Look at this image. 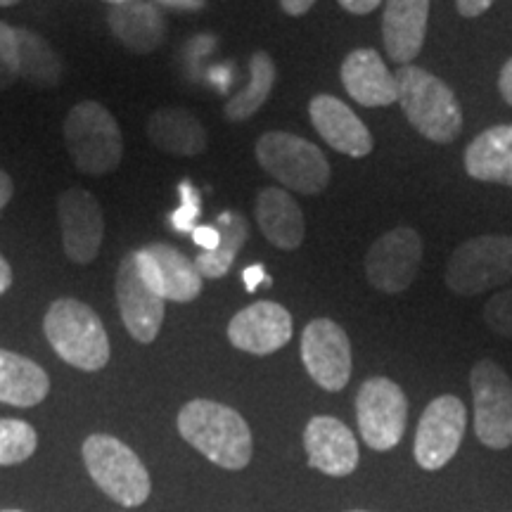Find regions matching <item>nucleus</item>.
Here are the masks:
<instances>
[{
	"label": "nucleus",
	"mask_w": 512,
	"mask_h": 512,
	"mask_svg": "<svg viewBox=\"0 0 512 512\" xmlns=\"http://www.w3.org/2000/svg\"><path fill=\"white\" fill-rule=\"evenodd\" d=\"M309 117L318 136L332 150L354 159L368 157L373 152L375 140L370 136L368 126L342 100L332 98V95H316L309 105Z\"/></svg>",
	"instance_id": "17"
},
{
	"label": "nucleus",
	"mask_w": 512,
	"mask_h": 512,
	"mask_svg": "<svg viewBox=\"0 0 512 512\" xmlns=\"http://www.w3.org/2000/svg\"><path fill=\"white\" fill-rule=\"evenodd\" d=\"M256 162L283 188L320 195L330 183V162L311 140L285 131H268L256 140Z\"/></svg>",
	"instance_id": "5"
},
{
	"label": "nucleus",
	"mask_w": 512,
	"mask_h": 512,
	"mask_svg": "<svg viewBox=\"0 0 512 512\" xmlns=\"http://www.w3.org/2000/svg\"><path fill=\"white\" fill-rule=\"evenodd\" d=\"M302 361L325 392H342L351 377V342L335 320L316 318L302 332Z\"/></svg>",
	"instance_id": "13"
},
{
	"label": "nucleus",
	"mask_w": 512,
	"mask_h": 512,
	"mask_svg": "<svg viewBox=\"0 0 512 512\" xmlns=\"http://www.w3.org/2000/svg\"><path fill=\"white\" fill-rule=\"evenodd\" d=\"M313 3H316V0H280V8H283L287 15L302 17L313 8Z\"/></svg>",
	"instance_id": "38"
},
{
	"label": "nucleus",
	"mask_w": 512,
	"mask_h": 512,
	"mask_svg": "<svg viewBox=\"0 0 512 512\" xmlns=\"http://www.w3.org/2000/svg\"><path fill=\"white\" fill-rule=\"evenodd\" d=\"M147 136L157 150L176 157H197L207 150V128L181 107H162L147 121Z\"/></svg>",
	"instance_id": "21"
},
{
	"label": "nucleus",
	"mask_w": 512,
	"mask_h": 512,
	"mask_svg": "<svg viewBox=\"0 0 512 512\" xmlns=\"http://www.w3.org/2000/svg\"><path fill=\"white\" fill-rule=\"evenodd\" d=\"M12 195H15V185H12V178L5 174L3 169H0V209L8 207Z\"/></svg>",
	"instance_id": "39"
},
{
	"label": "nucleus",
	"mask_w": 512,
	"mask_h": 512,
	"mask_svg": "<svg viewBox=\"0 0 512 512\" xmlns=\"http://www.w3.org/2000/svg\"><path fill=\"white\" fill-rule=\"evenodd\" d=\"M19 43V79L31 86L48 91L62 81V60L55 48L41 34L29 29H17Z\"/></svg>",
	"instance_id": "26"
},
{
	"label": "nucleus",
	"mask_w": 512,
	"mask_h": 512,
	"mask_svg": "<svg viewBox=\"0 0 512 512\" xmlns=\"http://www.w3.org/2000/svg\"><path fill=\"white\" fill-rule=\"evenodd\" d=\"M81 453L88 475L112 501L124 508H136L147 501L152 489L150 472L124 441L110 434H91L83 441Z\"/></svg>",
	"instance_id": "6"
},
{
	"label": "nucleus",
	"mask_w": 512,
	"mask_h": 512,
	"mask_svg": "<svg viewBox=\"0 0 512 512\" xmlns=\"http://www.w3.org/2000/svg\"><path fill=\"white\" fill-rule=\"evenodd\" d=\"M465 171L475 181L512 188V124L479 133L465 150Z\"/></svg>",
	"instance_id": "22"
},
{
	"label": "nucleus",
	"mask_w": 512,
	"mask_h": 512,
	"mask_svg": "<svg viewBox=\"0 0 512 512\" xmlns=\"http://www.w3.org/2000/svg\"><path fill=\"white\" fill-rule=\"evenodd\" d=\"M145 252L152 259V264H155L159 290H162L166 302L188 304L200 297L204 278L197 271L195 259H188L176 247L162 245V242L145 247Z\"/></svg>",
	"instance_id": "25"
},
{
	"label": "nucleus",
	"mask_w": 512,
	"mask_h": 512,
	"mask_svg": "<svg viewBox=\"0 0 512 512\" xmlns=\"http://www.w3.org/2000/svg\"><path fill=\"white\" fill-rule=\"evenodd\" d=\"M216 228L221 233L219 247L214 252H202L200 256H195L197 271L202 273V278L211 280H219L230 271L235 256H238L249 238V226L245 216L238 214V211H223L219 221H216Z\"/></svg>",
	"instance_id": "28"
},
{
	"label": "nucleus",
	"mask_w": 512,
	"mask_h": 512,
	"mask_svg": "<svg viewBox=\"0 0 512 512\" xmlns=\"http://www.w3.org/2000/svg\"><path fill=\"white\" fill-rule=\"evenodd\" d=\"M337 3L351 15H370L375 8H380L382 0H337Z\"/></svg>",
	"instance_id": "36"
},
{
	"label": "nucleus",
	"mask_w": 512,
	"mask_h": 512,
	"mask_svg": "<svg viewBox=\"0 0 512 512\" xmlns=\"http://www.w3.org/2000/svg\"><path fill=\"white\" fill-rule=\"evenodd\" d=\"M178 192H181V207H178L174 214H171V226H174V230H178V233H192V230L197 228V219H200V192H197L195 188L188 181H183L181 185H178Z\"/></svg>",
	"instance_id": "32"
},
{
	"label": "nucleus",
	"mask_w": 512,
	"mask_h": 512,
	"mask_svg": "<svg viewBox=\"0 0 512 512\" xmlns=\"http://www.w3.org/2000/svg\"><path fill=\"white\" fill-rule=\"evenodd\" d=\"M498 91H501L503 100L512 105V57L503 64L501 76H498Z\"/></svg>",
	"instance_id": "37"
},
{
	"label": "nucleus",
	"mask_w": 512,
	"mask_h": 512,
	"mask_svg": "<svg viewBox=\"0 0 512 512\" xmlns=\"http://www.w3.org/2000/svg\"><path fill=\"white\" fill-rule=\"evenodd\" d=\"M3 512H22V510H3Z\"/></svg>",
	"instance_id": "45"
},
{
	"label": "nucleus",
	"mask_w": 512,
	"mask_h": 512,
	"mask_svg": "<svg viewBox=\"0 0 512 512\" xmlns=\"http://www.w3.org/2000/svg\"><path fill=\"white\" fill-rule=\"evenodd\" d=\"M242 283H245L247 292H256V290H259V285L271 287L273 280L268 278V273H266L264 266L254 264V266H249V268H245V271H242Z\"/></svg>",
	"instance_id": "34"
},
{
	"label": "nucleus",
	"mask_w": 512,
	"mask_h": 512,
	"mask_svg": "<svg viewBox=\"0 0 512 512\" xmlns=\"http://www.w3.org/2000/svg\"><path fill=\"white\" fill-rule=\"evenodd\" d=\"M38 434L24 420H0V465H17L36 453Z\"/></svg>",
	"instance_id": "29"
},
{
	"label": "nucleus",
	"mask_w": 512,
	"mask_h": 512,
	"mask_svg": "<svg viewBox=\"0 0 512 512\" xmlns=\"http://www.w3.org/2000/svg\"><path fill=\"white\" fill-rule=\"evenodd\" d=\"M256 223L273 247L292 252L302 247L306 235L304 214L290 192L283 188H266L256 197Z\"/></svg>",
	"instance_id": "20"
},
{
	"label": "nucleus",
	"mask_w": 512,
	"mask_h": 512,
	"mask_svg": "<svg viewBox=\"0 0 512 512\" xmlns=\"http://www.w3.org/2000/svg\"><path fill=\"white\" fill-rule=\"evenodd\" d=\"M475 434L486 448L512 446V380L496 361H479L470 373Z\"/></svg>",
	"instance_id": "9"
},
{
	"label": "nucleus",
	"mask_w": 512,
	"mask_h": 512,
	"mask_svg": "<svg viewBox=\"0 0 512 512\" xmlns=\"http://www.w3.org/2000/svg\"><path fill=\"white\" fill-rule=\"evenodd\" d=\"M467 411L465 403L453 394L437 396L425 408L415 432V460L422 470H441L458 453L465 437Z\"/></svg>",
	"instance_id": "11"
},
{
	"label": "nucleus",
	"mask_w": 512,
	"mask_h": 512,
	"mask_svg": "<svg viewBox=\"0 0 512 512\" xmlns=\"http://www.w3.org/2000/svg\"><path fill=\"white\" fill-rule=\"evenodd\" d=\"M444 280L460 297H475L510 283L512 235H479L463 242L448 259Z\"/></svg>",
	"instance_id": "7"
},
{
	"label": "nucleus",
	"mask_w": 512,
	"mask_h": 512,
	"mask_svg": "<svg viewBox=\"0 0 512 512\" xmlns=\"http://www.w3.org/2000/svg\"><path fill=\"white\" fill-rule=\"evenodd\" d=\"M19 0H0V8H10V5H17Z\"/></svg>",
	"instance_id": "44"
},
{
	"label": "nucleus",
	"mask_w": 512,
	"mask_h": 512,
	"mask_svg": "<svg viewBox=\"0 0 512 512\" xmlns=\"http://www.w3.org/2000/svg\"><path fill=\"white\" fill-rule=\"evenodd\" d=\"M117 302L128 335L140 344H152L162 330L166 299L147 278L138 252L121 259L117 271Z\"/></svg>",
	"instance_id": "10"
},
{
	"label": "nucleus",
	"mask_w": 512,
	"mask_h": 512,
	"mask_svg": "<svg viewBox=\"0 0 512 512\" xmlns=\"http://www.w3.org/2000/svg\"><path fill=\"white\" fill-rule=\"evenodd\" d=\"M304 448L313 470L330 477H347L358 467V441L342 420L316 415L304 430Z\"/></svg>",
	"instance_id": "16"
},
{
	"label": "nucleus",
	"mask_w": 512,
	"mask_h": 512,
	"mask_svg": "<svg viewBox=\"0 0 512 512\" xmlns=\"http://www.w3.org/2000/svg\"><path fill=\"white\" fill-rule=\"evenodd\" d=\"M491 5H494V0H456L458 12L467 19L484 15V12L489 10Z\"/></svg>",
	"instance_id": "35"
},
{
	"label": "nucleus",
	"mask_w": 512,
	"mask_h": 512,
	"mask_svg": "<svg viewBox=\"0 0 512 512\" xmlns=\"http://www.w3.org/2000/svg\"><path fill=\"white\" fill-rule=\"evenodd\" d=\"M356 422L373 451H392L403 439L408 422V399L389 377H370L356 394Z\"/></svg>",
	"instance_id": "8"
},
{
	"label": "nucleus",
	"mask_w": 512,
	"mask_h": 512,
	"mask_svg": "<svg viewBox=\"0 0 512 512\" xmlns=\"http://www.w3.org/2000/svg\"><path fill=\"white\" fill-rule=\"evenodd\" d=\"M107 22H110L112 34L133 53H152L164 41L166 24L162 12L143 0H131V3L112 8Z\"/></svg>",
	"instance_id": "23"
},
{
	"label": "nucleus",
	"mask_w": 512,
	"mask_h": 512,
	"mask_svg": "<svg viewBox=\"0 0 512 512\" xmlns=\"http://www.w3.org/2000/svg\"><path fill=\"white\" fill-rule=\"evenodd\" d=\"M50 392V377L38 363L0 349V403L17 408L38 406Z\"/></svg>",
	"instance_id": "24"
},
{
	"label": "nucleus",
	"mask_w": 512,
	"mask_h": 512,
	"mask_svg": "<svg viewBox=\"0 0 512 512\" xmlns=\"http://www.w3.org/2000/svg\"><path fill=\"white\" fill-rule=\"evenodd\" d=\"M64 143L81 174L105 176L119 169L124 157V136L105 105L83 100L64 119Z\"/></svg>",
	"instance_id": "4"
},
{
	"label": "nucleus",
	"mask_w": 512,
	"mask_h": 512,
	"mask_svg": "<svg viewBox=\"0 0 512 512\" xmlns=\"http://www.w3.org/2000/svg\"><path fill=\"white\" fill-rule=\"evenodd\" d=\"M228 339L235 349L268 356L292 339V316L275 302H254L238 311L228 323Z\"/></svg>",
	"instance_id": "15"
},
{
	"label": "nucleus",
	"mask_w": 512,
	"mask_h": 512,
	"mask_svg": "<svg viewBox=\"0 0 512 512\" xmlns=\"http://www.w3.org/2000/svg\"><path fill=\"white\" fill-rule=\"evenodd\" d=\"M430 19V0H387L382 19L384 48L389 60L411 64L422 50Z\"/></svg>",
	"instance_id": "19"
},
{
	"label": "nucleus",
	"mask_w": 512,
	"mask_h": 512,
	"mask_svg": "<svg viewBox=\"0 0 512 512\" xmlns=\"http://www.w3.org/2000/svg\"><path fill=\"white\" fill-rule=\"evenodd\" d=\"M394 76L399 105L415 131L437 145L453 143L463 131V110L453 88L415 64H403Z\"/></svg>",
	"instance_id": "2"
},
{
	"label": "nucleus",
	"mask_w": 512,
	"mask_h": 512,
	"mask_svg": "<svg viewBox=\"0 0 512 512\" xmlns=\"http://www.w3.org/2000/svg\"><path fill=\"white\" fill-rule=\"evenodd\" d=\"M422 238L413 228H394L384 233L366 254V278L377 292L401 294L418 278Z\"/></svg>",
	"instance_id": "12"
},
{
	"label": "nucleus",
	"mask_w": 512,
	"mask_h": 512,
	"mask_svg": "<svg viewBox=\"0 0 512 512\" xmlns=\"http://www.w3.org/2000/svg\"><path fill=\"white\" fill-rule=\"evenodd\" d=\"M57 216H60L67 259L81 266L93 264L105 238V216H102L100 202L88 190L69 188L60 195Z\"/></svg>",
	"instance_id": "14"
},
{
	"label": "nucleus",
	"mask_w": 512,
	"mask_h": 512,
	"mask_svg": "<svg viewBox=\"0 0 512 512\" xmlns=\"http://www.w3.org/2000/svg\"><path fill=\"white\" fill-rule=\"evenodd\" d=\"M159 3L166 5V8H176V10H202L204 0H159Z\"/></svg>",
	"instance_id": "40"
},
{
	"label": "nucleus",
	"mask_w": 512,
	"mask_h": 512,
	"mask_svg": "<svg viewBox=\"0 0 512 512\" xmlns=\"http://www.w3.org/2000/svg\"><path fill=\"white\" fill-rule=\"evenodd\" d=\"M19 79V43L17 29L0 22V91Z\"/></svg>",
	"instance_id": "30"
},
{
	"label": "nucleus",
	"mask_w": 512,
	"mask_h": 512,
	"mask_svg": "<svg viewBox=\"0 0 512 512\" xmlns=\"http://www.w3.org/2000/svg\"><path fill=\"white\" fill-rule=\"evenodd\" d=\"M344 88L363 107H389L399 100L396 76L373 48L351 50L339 69Z\"/></svg>",
	"instance_id": "18"
},
{
	"label": "nucleus",
	"mask_w": 512,
	"mask_h": 512,
	"mask_svg": "<svg viewBox=\"0 0 512 512\" xmlns=\"http://www.w3.org/2000/svg\"><path fill=\"white\" fill-rule=\"evenodd\" d=\"M275 86V62L273 57L264 53V50H256L249 60V83L247 88H242L238 95H233L226 102V114L228 121L240 124V121L252 119L261 107L266 105V100L271 98V91Z\"/></svg>",
	"instance_id": "27"
},
{
	"label": "nucleus",
	"mask_w": 512,
	"mask_h": 512,
	"mask_svg": "<svg viewBox=\"0 0 512 512\" xmlns=\"http://www.w3.org/2000/svg\"><path fill=\"white\" fill-rule=\"evenodd\" d=\"M211 79L219 81L221 86H223V83H228V81H230V72H223V69H219V72H216L214 76H211Z\"/></svg>",
	"instance_id": "42"
},
{
	"label": "nucleus",
	"mask_w": 512,
	"mask_h": 512,
	"mask_svg": "<svg viewBox=\"0 0 512 512\" xmlns=\"http://www.w3.org/2000/svg\"><path fill=\"white\" fill-rule=\"evenodd\" d=\"M486 328L496 335L512 339V287L494 294L484 306Z\"/></svg>",
	"instance_id": "31"
},
{
	"label": "nucleus",
	"mask_w": 512,
	"mask_h": 512,
	"mask_svg": "<svg viewBox=\"0 0 512 512\" xmlns=\"http://www.w3.org/2000/svg\"><path fill=\"white\" fill-rule=\"evenodd\" d=\"M351 512H366V510H351Z\"/></svg>",
	"instance_id": "46"
},
{
	"label": "nucleus",
	"mask_w": 512,
	"mask_h": 512,
	"mask_svg": "<svg viewBox=\"0 0 512 512\" xmlns=\"http://www.w3.org/2000/svg\"><path fill=\"white\" fill-rule=\"evenodd\" d=\"M178 432L192 448L223 470H242L252 460V430L235 408L195 399L178 413Z\"/></svg>",
	"instance_id": "1"
},
{
	"label": "nucleus",
	"mask_w": 512,
	"mask_h": 512,
	"mask_svg": "<svg viewBox=\"0 0 512 512\" xmlns=\"http://www.w3.org/2000/svg\"><path fill=\"white\" fill-rule=\"evenodd\" d=\"M192 240L197 247H202V252H214L221 242V233L214 226H197L192 230Z\"/></svg>",
	"instance_id": "33"
},
{
	"label": "nucleus",
	"mask_w": 512,
	"mask_h": 512,
	"mask_svg": "<svg viewBox=\"0 0 512 512\" xmlns=\"http://www.w3.org/2000/svg\"><path fill=\"white\" fill-rule=\"evenodd\" d=\"M105 3H110L112 8H117V5H124V3H131V0H105Z\"/></svg>",
	"instance_id": "43"
},
{
	"label": "nucleus",
	"mask_w": 512,
	"mask_h": 512,
	"mask_svg": "<svg viewBox=\"0 0 512 512\" xmlns=\"http://www.w3.org/2000/svg\"><path fill=\"white\" fill-rule=\"evenodd\" d=\"M50 347L69 366L95 373L110 361V337L91 306L79 299L62 297L50 304L43 318Z\"/></svg>",
	"instance_id": "3"
},
{
	"label": "nucleus",
	"mask_w": 512,
	"mask_h": 512,
	"mask_svg": "<svg viewBox=\"0 0 512 512\" xmlns=\"http://www.w3.org/2000/svg\"><path fill=\"white\" fill-rule=\"evenodd\" d=\"M12 285V266L3 254H0V294H5Z\"/></svg>",
	"instance_id": "41"
}]
</instances>
